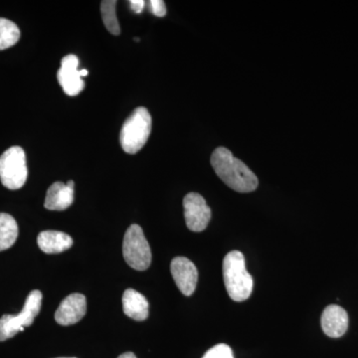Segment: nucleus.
Returning <instances> with one entry per match:
<instances>
[{
  "label": "nucleus",
  "instance_id": "nucleus-20",
  "mask_svg": "<svg viewBox=\"0 0 358 358\" xmlns=\"http://www.w3.org/2000/svg\"><path fill=\"white\" fill-rule=\"evenodd\" d=\"M129 3L134 13H141L143 9L145 8V1H143V0H131Z\"/></svg>",
  "mask_w": 358,
  "mask_h": 358
},
{
  "label": "nucleus",
  "instance_id": "nucleus-9",
  "mask_svg": "<svg viewBox=\"0 0 358 358\" xmlns=\"http://www.w3.org/2000/svg\"><path fill=\"white\" fill-rule=\"evenodd\" d=\"M79 58L74 54L65 56L61 61V67L57 73L59 84L68 96H77L83 91L85 82L80 76Z\"/></svg>",
  "mask_w": 358,
  "mask_h": 358
},
{
  "label": "nucleus",
  "instance_id": "nucleus-8",
  "mask_svg": "<svg viewBox=\"0 0 358 358\" xmlns=\"http://www.w3.org/2000/svg\"><path fill=\"white\" fill-rule=\"evenodd\" d=\"M171 271L179 291L186 296H192L199 281V272L194 264L185 257H176L171 261Z\"/></svg>",
  "mask_w": 358,
  "mask_h": 358
},
{
  "label": "nucleus",
  "instance_id": "nucleus-22",
  "mask_svg": "<svg viewBox=\"0 0 358 358\" xmlns=\"http://www.w3.org/2000/svg\"><path fill=\"white\" fill-rule=\"evenodd\" d=\"M88 74H89L88 70H86V69L80 70V76L86 77L87 75H88Z\"/></svg>",
  "mask_w": 358,
  "mask_h": 358
},
{
  "label": "nucleus",
  "instance_id": "nucleus-11",
  "mask_svg": "<svg viewBox=\"0 0 358 358\" xmlns=\"http://www.w3.org/2000/svg\"><path fill=\"white\" fill-rule=\"evenodd\" d=\"M320 324L322 331L327 336L331 338H341L348 331V313L339 306H327L322 313Z\"/></svg>",
  "mask_w": 358,
  "mask_h": 358
},
{
  "label": "nucleus",
  "instance_id": "nucleus-12",
  "mask_svg": "<svg viewBox=\"0 0 358 358\" xmlns=\"http://www.w3.org/2000/svg\"><path fill=\"white\" fill-rule=\"evenodd\" d=\"M74 181L53 183L47 190L44 206L48 210L63 211L74 201Z\"/></svg>",
  "mask_w": 358,
  "mask_h": 358
},
{
  "label": "nucleus",
  "instance_id": "nucleus-5",
  "mask_svg": "<svg viewBox=\"0 0 358 358\" xmlns=\"http://www.w3.org/2000/svg\"><path fill=\"white\" fill-rule=\"evenodd\" d=\"M124 261L136 271H145L152 264V251L141 226H129L122 244Z\"/></svg>",
  "mask_w": 358,
  "mask_h": 358
},
{
  "label": "nucleus",
  "instance_id": "nucleus-17",
  "mask_svg": "<svg viewBox=\"0 0 358 358\" xmlns=\"http://www.w3.org/2000/svg\"><path fill=\"white\" fill-rule=\"evenodd\" d=\"M115 6H117L115 0H103L101 3V13H102L103 24L108 31L113 35H120L121 28L115 15Z\"/></svg>",
  "mask_w": 358,
  "mask_h": 358
},
{
  "label": "nucleus",
  "instance_id": "nucleus-4",
  "mask_svg": "<svg viewBox=\"0 0 358 358\" xmlns=\"http://www.w3.org/2000/svg\"><path fill=\"white\" fill-rule=\"evenodd\" d=\"M42 293L35 289L26 299L24 307L18 315H4L0 319V341L13 338L25 327H30L41 310Z\"/></svg>",
  "mask_w": 358,
  "mask_h": 358
},
{
  "label": "nucleus",
  "instance_id": "nucleus-10",
  "mask_svg": "<svg viewBox=\"0 0 358 358\" xmlns=\"http://www.w3.org/2000/svg\"><path fill=\"white\" fill-rule=\"evenodd\" d=\"M87 312L84 294H72L60 303L55 313V320L61 326H71L83 319Z\"/></svg>",
  "mask_w": 358,
  "mask_h": 358
},
{
  "label": "nucleus",
  "instance_id": "nucleus-18",
  "mask_svg": "<svg viewBox=\"0 0 358 358\" xmlns=\"http://www.w3.org/2000/svg\"><path fill=\"white\" fill-rule=\"evenodd\" d=\"M202 358H234L229 345L220 343L211 348Z\"/></svg>",
  "mask_w": 358,
  "mask_h": 358
},
{
  "label": "nucleus",
  "instance_id": "nucleus-23",
  "mask_svg": "<svg viewBox=\"0 0 358 358\" xmlns=\"http://www.w3.org/2000/svg\"><path fill=\"white\" fill-rule=\"evenodd\" d=\"M59 358H76V357H59Z\"/></svg>",
  "mask_w": 358,
  "mask_h": 358
},
{
  "label": "nucleus",
  "instance_id": "nucleus-13",
  "mask_svg": "<svg viewBox=\"0 0 358 358\" xmlns=\"http://www.w3.org/2000/svg\"><path fill=\"white\" fill-rule=\"evenodd\" d=\"M122 308L124 313L131 319L143 322L148 317L150 305L145 296L133 289H129L122 296Z\"/></svg>",
  "mask_w": 358,
  "mask_h": 358
},
{
  "label": "nucleus",
  "instance_id": "nucleus-1",
  "mask_svg": "<svg viewBox=\"0 0 358 358\" xmlns=\"http://www.w3.org/2000/svg\"><path fill=\"white\" fill-rule=\"evenodd\" d=\"M211 166L219 178L231 189L240 193L254 192L259 181L255 173L228 148L220 147L211 155Z\"/></svg>",
  "mask_w": 358,
  "mask_h": 358
},
{
  "label": "nucleus",
  "instance_id": "nucleus-6",
  "mask_svg": "<svg viewBox=\"0 0 358 358\" xmlns=\"http://www.w3.org/2000/svg\"><path fill=\"white\" fill-rule=\"evenodd\" d=\"M28 169L24 150L11 147L0 155V180L8 189H20L27 180Z\"/></svg>",
  "mask_w": 358,
  "mask_h": 358
},
{
  "label": "nucleus",
  "instance_id": "nucleus-16",
  "mask_svg": "<svg viewBox=\"0 0 358 358\" xmlns=\"http://www.w3.org/2000/svg\"><path fill=\"white\" fill-rule=\"evenodd\" d=\"M20 38V30L13 21L0 18V51L10 48Z\"/></svg>",
  "mask_w": 358,
  "mask_h": 358
},
{
  "label": "nucleus",
  "instance_id": "nucleus-3",
  "mask_svg": "<svg viewBox=\"0 0 358 358\" xmlns=\"http://www.w3.org/2000/svg\"><path fill=\"white\" fill-rule=\"evenodd\" d=\"M152 115L145 107H138L122 124L120 143L127 154L134 155L145 147L152 131Z\"/></svg>",
  "mask_w": 358,
  "mask_h": 358
},
{
  "label": "nucleus",
  "instance_id": "nucleus-15",
  "mask_svg": "<svg viewBox=\"0 0 358 358\" xmlns=\"http://www.w3.org/2000/svg\"><path fill=\"white\" fill-rule=\"evenodd\" d=\"M18 237L15 219L7 213H0V252L10 248Z\"/></svg>",
  "mask_w": 358,
  "mask_h": 358
},
{
  "label": "nucleus",
  "instance_id": "nucleus-14",
  "mask_svg": "<svg viewBox=\"0 0 358 358\" xmlns=\"http://www.w3.org/2000/svg\"><path fill=\"white\" fill-rule=\"evenodd\" d=\"M39 248L46 254L62 253L73 245L72 238L60 231H43L37 238Z\"/></svg>",
  "mask_w": 358,
  "mask_h": 358
},
{
  "label": "nucleus",
  "instance_id": "nucleus-2",
  "mask_svg": "<svg viewBox=\"0 0 358 358\" xmlns=\"http://www.w3.org/2000/svg\"><path fill=\"white\" fill-rule=\"evenodd\" d=\"M223 279L231 300H248L253 291L254 281L245 264L241 252L231 251L223 260Z\"/></svg>",
  "mask_w": 358,
  "mask_h": 358
},
{
  "label": "nucleus",
  "instance_id": "nucleus-21",
  "mask_svg": "<svg viewBox=\"0 0 358 358\" xmlns=\"http://www.w3.org/2000/svg\"><path fill=\"white\" fill-rule=\"evenodd\" d=\"M117 358H136V357L134 355L133 352H126L122 353V355H120V357Z\"/></svg>",
  "mask_w": 358,
  "mask_h": 358
},
{
  "label": "nucleus",
  "instance_id": "nucleus-19",
  "mask_svg": "<svg viewBox=\"0 0 358 358\" xmlns=\"http://www.w3.org/2000/svg\"><path fill=\"white\" fill-rule=\"evenodd\" d=\"M150 10L157 17H164L166 14V3L162 0H150Z\"/></svg>",
  "mask_w": 358,
  "mask_h": 358
},
{
  "label": "nucleus",
  "instance_id": "nucleus-7",
  "mask_svg": "<svg viewBox=\"0 0 358 358\" xmlns=\"http://www.w3.org/2000/svg\"><path fill=\"white\" fill-rule=\"evenodd\" d=\"M185 217L188 229L201 232L206 229L211 219V209L199 193L190 192L183 199Z\"/></svg>",
  "mask_w": 358,
  "mask_h": 358
}]
</instances>
